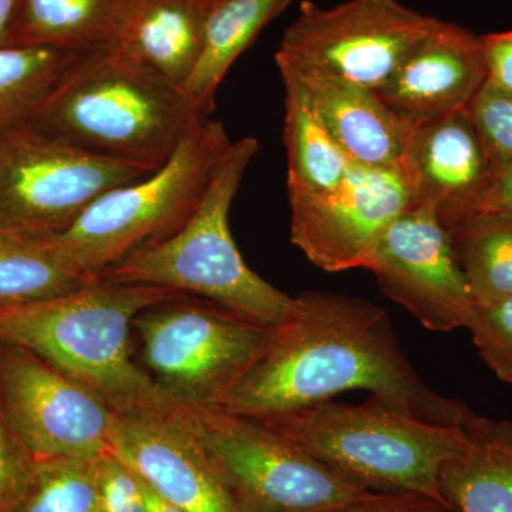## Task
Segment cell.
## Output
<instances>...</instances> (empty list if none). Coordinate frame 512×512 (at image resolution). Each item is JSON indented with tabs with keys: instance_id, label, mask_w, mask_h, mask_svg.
<instances>
[{
	"instance_id": "cell-21",
	"label": "cell",
	"mask_w": 512,
	"mask_h": 512,
	"mask_svg": "<svg viewBox=\"0 0 512 512\" xmlns=\"http://www.w3.org/2000/svg\"><path fill=\"white\" fill-rule=\"evenodd\" d=\"M278 70L285 90L288 195H319L336 190L356 164L330 134L301 80L289 70Z\"/></svg>"
},
{
	"instance_id": "cell-3",
	"label": "cell",
	"mask_w": 512,
	"mask_h": 512,
	"mask_svg": "<svg viewBox=\"0 0 512 512\" xmlns=\"http://www.w3.org/2000/svg\"><path fill=\"white\" fill-rule=\"evenodd\" d=\"M205 117L183 90L111 50L86 53L32 121L99 156L158 168Z\"/></svg>"
},
{
	"instance_id": "cell-36",
	"label": "cell",
	"mask_w": 512,
	"mask_h": 512,
	"mask_svg": "<svg viewBox=\"0 0 512 512\" xmlns=\"http://www.w3.org/2000/svg\"><path fill=\"white\" fill-rule=\"evenodd\" d=\"M426 512H457L453 508L446 507V505H436V507L430 508Z\"/></svg>"
},
{
	"instance_id": "cell-18",
	"label": "cell",
	"mask_w": 512,
	"mask_h": 512,
	"mask_svg": "<svg viewBox=\"0 0 512 512\" xmlns=\"http://www.w3.org/2000/svg\"><path fill=\"white\" fill-rule=\"evenodd\" d=\"M212 0H137L117 52L183 90L204 45Z\"/></svg>"
},
{
	"instance_id": "cell-2",
	"label": "cell",
	"mask_w": 512,
	"mask_h": 512,
	"mask_svg": "<svg viewBox=\"0 0 512 512\" xmlns=\"http://www.w3.org/2000/svg\"><path fill=\"white\" fill-rule=\"evenodd\" d=\"M188 296L163 286L94 279L57 298L0 308V342L36 353L119 416L165 414L174 403L138 363L133 323L151 306Z\"/></svg>"
},
{
	"instance_id": "cell-30",
	"label": "cell",
	"mask_w": 512,
	"mask_h": 512,
	"mask_svg": "<svg viewBox=\"0 0 512 512\" xmlns=\"http://www.w3.org/2000/svg\"><path fill=\"white\" fill-rule=\"evenodd\" d=\"M37 458L10 426L0 407V512L13 510L28 487Z\"/></svg>"
},
{
	"instance_id": "cell-9",
	"label": "cell",
	"mask_w": 512,
	"mask_h": 512,
	"mask_svg": "<svg viewBox=\"0 0 512 512\" xmlns=\"http://www.w3.org/2000/svg\"><path fill=\"white\" fill-rule=\"evenodd\" d=\"M157 168L99 156L33 121L0 131V228L45 238Z\"/></svg>"
},
{
	"instance_id": "cell-8",
	"label": "cell",
	"mask_w": 512,
	"mask_h": 512,
	"mask_svg": "<svg viewBox=\"0 0 512 512\" xmlns=\"http://www.w3.org/2000/svg\"><path fill=\"white\" fill-rule=\"evenodd\" d=\"M272 328L197 296L151 306L133 323L138 363L170 402L221 406Z\"/></svg>"
},
{
	"instance_id": "cell-35",
	"label": "cell",
	"mask_w": 512,
	"mask_h": 512,
	"mask_svg": "<svg viewBox=\"0 0 512 512\" xmlns=\"http://www.w3.org/2000/svg\"><path fill=\"white\" fill-rule=\"evenodd\" d=\"M144 487H146L147 512H185L181 508L175 507L174 504L168 503L153 488L148 487L146 483H144Z\"/></svg>"
},
{
	"instance_id": "cell-16",
	"label": "cell",
	"mask_w": 512,
	"mask_h": 512,
	"mask_svg": "<svg viewBox=\"0 0 512 512\" xmlns=\"http://www.w3.org/2000/svg\"><path fill=\"white\" fill-rule=\"evenodd\" d=\"M406 161L419 201L436 208L448 231L467 220L493 167L468 109L414 127Z\"/></svg>"
},
{
	"instance_id": "cell-5",
	"label": "cell",
	"mask_w": 512,
	"mask_h": 512,
	"mask_svg": "<svg viewBox=\"0 0 512 512\" xmlns=\"http://www.w3.org/2000/svg\"><path fill=\"white\" fill-rule=\"evenodd\" d=\"M258 420L349 483L373 493L419 494L446 507L441 467L466 444V423H424L372 397L363 404L328 400Z\"/></svg>"
},
{
	"instance_id": "cell-10",
	"label": "cell",
	"mask_w": 512,
	"mask_h": 512,
	"mask_svg": "<svg viewBox=\"0 0 512 512\" xmlns=\"http://www.w3.org/2000/svg\"><path fill=\"white\" fill-rule=\"evenodd\" d=\"M439 20L399 0H346L332 8L303 0L275 57L377 92Z\"/></svg>"
},
{
	"instance_id": "cell-7",
	"label": "cell",
	"mask_w": 512,
	"mask_h": 512,
	"mask_svg": "<svg viewBox=\"0 0 512 512\" xmlns=\"http://www.w3.org/2000/svg\"><path fill=\"white\" fill-rule=\"evenodd\" d=\"M171 416L201 448L242 512H322L373 494L254 417L181 404H174Z\"/></svg>"
},
{
	"instance_id": "cell-13",
	"label": "cell",
	"mask_w": 512,
	"mask_h": 512,
	"mask_svg": "<svg viewBox=\"0 0 512 512\" xmlns=\"http://www.w3.org/2000/svg\"><path fill=\"white\" fill-rule=\"evenodd\" d=\"M366 269L386 298L402 305L424 328L451 332L470 325L476 302L450 231L429 202H417L386 228Z\"/></svg>"
},
{
	"instance_id": "cell-17",
	"label": "cell",
	"mask_w": 512,
	"mask_h": 512,
	"mask_svg": "<svg viewBox=\"0 0 512 512\" xmlns=\"http://www.w3.org/2000/svg\"><path fill=\"white\" fill-rule=\"evenodd\" d=\"M275 62L301 80L323 123L353 163L386 168L407 160L414 126L390 109L376 90L318 67L276 57Z\"/></svg>"
},
{
	"instance_id": "cell-14",
	"label": "cell",
	"mask_w": 512,
	"mask_h": 512,
	"mask_svg": "<svg viewBox=\"0 0 512 512\" xmlns=\"http://www.w3.org/2000/svg\"><path fill=\"white\" fill-rule=\"evenodd\" d=\"M485 82L481 36L440 19L377 93L416 127L468 109Z\"/></svg>"
},
{
	"instance_id": "cell-6",
	"label": "cell",
	"mask_w": 512,
	"mask_h": 512,
	"mask_svg": "<svg viewBox=\"0 0 512 512\" xmlns=\"http://www.w3.org/2000/svg\"><path fill=\"white\" fill-rule=\"evenodd\" d=\"M221 121L198 120L153 173L107 191L60 234L45 237L89 279L183 227L231 148Z\"/></svg>"
},
{
	"instance_id": "cell-23",
	"label": "cell",
	"mask_w": 512,
	"mask_h": 512,
	"mask_svg": "<svg viewBox=\"0 0 512 512\" xmlns=\"http://www.w3.org/2000/svg\"><path fill=\"white\" fill-rule=\"evenodd\" d=\"M92 281L46 238L0 228V308L47 301Z\"/></svg>"
},
{
	"instance_id": "cell-34",
	"label": "cell",
	"mask_w": 512,
	"mask_h": 512,
	"mask_svg": "<svg viewBox=\"0 0 512 512\" xmlns=\"http://www.w3.org/2000/svg\"><path fill=\"white\" fill-rule=\"evenodd\" d=\"M20 0H0V47L9 46L10 32L15 23Z\"/></svg>"
},
{
	"instance_id": "cell-26",
	"label": "cell",
	"mask_w": 512,
	"mask_h": 512,
	"mask_svg": "<svg viewBox=\"0 0 512 512\" xmlns=\"http://www.w3.org/2000/svg\"><path fill=\"white\" fill-rule=\"evenodd\" d=\"M100 456L37 460L10 512H99Z\"/></svg>"
},
{
	"instance_id": "cell-33",
	"label": "cell",
	"mask_w": 512,
	"mask_h": 512,
	"mask_svg": "<svg viewBox=\"0 0 512 512\" xmlns=\"http://www.w3.org/2000/svg\"><path fill=\"white\" fill-rule=\"evenodd\" d=\"M441 505L430 498L410 493H373L355 503L322 512H426Z\"/></svg>"
},
{
	"instance_id": "cell-20",
	"label": "cell",
	"mask_w": 512,
	"mask_h": 512,
	"mask_svg": "<svg viewBox=\"0 0 512 512\" xmlns=\"http://www.w3.org/2000/svg\"><path fill=\"white\" fill-rule=\"evenodd\" d=\"M137 0H20L9 46L111 52Z\"/></svg>"
},
{
	"instance_id": "cell-28",
	"label": "cell",
	"mask_w": 512,
	"mask_h": 512,
	"mask_svg": "<svg viewBox=\"0 0 512 512\" xmlns=\"http://www.w3.org/2000/svg\"><path fill=\"white\" fill-rule=\"evenodd\" d=\"M468 111L491 160L512 161V93L485 83Z\"/></svg>"
},
{
	"instance_id": "cell-12",
	"label": "cell",
	"mask_w": 512,
	"mask_h": 512,
	"mask_svg": "<svg viewBox=\"0 0 512 512\" xmlns=\"http://www.w3.org/2000/svg\"><path fill=\"white\" fill-rule=\"evenodd\" d=\"M288 197L292 244L326 272L366 268L386 228L420 202L407 161L356 165L336 190Z\"/></svg>"
},
{
	"instance_id": "cell-29",
	"label": "cell",
	"mask_w": 512,
	"mask_h": 512,
	"mask_svg": "<svg viewBox=\"0 0 512 512\" xmlns=\"http://www.w3.org/2000/svg\"><path fill=\"white\" fill-rule=\"evenodd\" d=\"M99 512H147L143 478L113 450L99 457Z\"/></svg>"
},
{
	"instance_id": "cell-19",
	"label": "cell",
	"mask_w": 512,
	"mask_h": 512,
	"mask_svg": "<svg viewBox=\"0 0 512 512\" xmlns=\"http://www.w3.org/2000/svg\"><path fill=\"white\" fill-rule=\"evenodd\" d=\"M466 444L440 471V491L457 512H512V421L471 414Z\"/></svg>"
},
{
	"instance_id": "cell-11",
	"label": "cell",
	"mask_w": 512,
	"mask_h": 512,
	"mask_svg": "<svg viewBox=\"0 0 512 512\" xmlns=\"http://www.w3.org/2000/svg\"><path fill=\"white\" fill-rule=\"evenodd\" d=\"M0 407L37 460L113 450L119 414L36 353L0 342Z\"/></svg>"
},
{
	"instance_id": "cell-32",
	"label": "cell",
	"mask_w": 512,
	"mask_h": 512,
	"mask_svg": "<svg viewBox=\"0 0 512 512\" xmlns=\"http://www.w3.org/2000/svg\"><path fill=\"white\" fill-rule=\"evenodd\" d=\"M483 42L487 84L495 89L512 93V30L488 33Z\"/></svg>"
},
{
	"instance_id": "cell-24",
	"label": "cell",
	"mask_w": 512,
	"mask_h": 512,
	"mask_svg": "<svg viewBox=\"0 0 512 512\" xmlns=\"http://www.w3.org/2000/svg\"><path fill=\"white\" fill-rule=\"evenodd\" d=\"M86 53L43 46L0 47V131L35 119Z\"/></svg>"
},
{
	"instance_id": "cell-4",
	"label": "cell",
	"mask_w": 512,
	"mask_h": 512,
	"mask_svg": "<svg viewBox=\"0 0 512 512\" xmlns=\"http://www.w3.org/2000/svg\"><path fill=\"white\" fill-rule=\"evenodd\" d=\"M258 150L254 137L234 141L183 227L137 248L99 279L175 289L266 328L278 326L293 298L249 268L229 228L232 201Z\"/></svg>"
},
{
	"instance_id": "cell-25",
	"label": "cell",
	"mask_w": 512,
	"mask_h": 512,
	"mask_svg": "<svg viewBox=\"0 0 512 512\" xmlns=\"http://www.w3.org/2000/svg\"><path fill=\"white\" fill-rule=\"evenodd\" d=\"M450 235L476 306L512 298V218L478 215Z\"/></svg>"
},
{
	"instance_id": "cell-22",
	"label": "cell",
	"mask_w": 512,
	"mask_h": 512,
	"mask_svg": "<svg viewBox=\"0 0 512 512\" xmlns=\"http://www.w3.org/2000/svg\"><path fill=\"white\" fill-rule=\"evenodd\" d=\"M293 0H212L204 45L184 87L188 99L211 116L224 77L256 37L288 9Z\"/></svg>"
},
{
	"instance_id": "cell-27",
	"label": "cell",
	"mask_w": 512,
	"mask_h": 512,
	"mask_svg": "<svg viewBox=\"0 0 512 512\" xmlns=\"http://www.w3.org/2000/svg\"><path fill=\"white\" fill-rule=\"evenodd\" d=\"M467 329L481 359L498 379L512 384V298L476 306Z\"/></svg>"
},
{
	"instance_id": "cell-1",
	"label": "cell",
	"mask_w": 512,
	"mask_h": 512,
	"mask_svg": "<svg viewBox=\"0 0 512 512\" xmlns=\"http://www.w3.org/2000/svg\"><path fill=\"white\" fill-rule=\"evenodd\" d=\"M366 390L397 412L463 426L473 410L424 383L394 335L389 315L356 296L306 291L271 329L261 356L220 407L268 417Z\"/></svg>"
},
{
	"instance_id": "cell-31",
	"label": "cell",
	"mask_w": 512,
	"mask_h": 512,
	"mask_svg": "<svg viewBox=\"0 0 512 512\" xmlns=\"http://www.w3.org/2000/svg\"><path fill=\"white\" fill-rule=\"evenodd\" d=\"M478 215L512 218V161H493L488 183L468 218Z\"/></svg>"
},
{
	"instance_id": "cell-15",
	"label": "cell",
	"mask_w": 512,
	"mask_h": 512,
	"mask_svg": "<svg viewBox=\"0 0 512 512\" xmlns=\"http://www.w3.org/2000/svg\"><path fill=\"white\" fill-rule=\"evenodd\" d=\"M113 451L148 487L185 512H242L171 410L154 416H119Z\"/></svg>"
}]
</instances>
